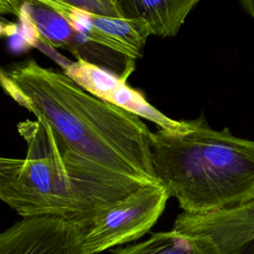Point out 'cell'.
I'll use <instances>...</instances> for the list:
<instances>
[{
  "label": "cell",
  "mask_w": 254,
  "mask_h": 254,
  "mask_svg": "<svg viewBox=\"0 0 254 254\" xmlns=\"http://www.w3.org/2000/svg\"><path fill=\"white\" fill-rule=\"evenodd\" d=\"M169 197L165 187L151 184L111 203L84 229L85 254H97L143 236L157 222Z\"/></svg>",
  "instance_id": "4"
},
{
  "label": "cell",
  "mask_w": 254,
  "mask_h": 254,
  "mask_svg": "<svg viewBox=\"0 0 254 254\" xmlns=\"http://www.w3.org/2000/svg\"><path fill=\"white\" fill-rule=\"evenodd\" d=\"M83 234L60 217H23L0 232V254H85Z\"/></svg>",
  "instance_id": "5"
},
{
  "label": "cell",
  "mask_w": 254,
  "mask_h": 254,
  "mask_svg": "<svg viewBox=\"0 0 254 254\" xmlns=\"http://www.w3.org/2000/svg\"><path fill=\"white\" fill-rule=\"evenodd\" d=\"M11 23L8 22V21H2L0 20V35L2 34H5V29L8 25H10Z\"/></svg>",
  "instance_id": "17"
},
{
  "label": "cell",
  "mask_w": 254,
  "mask_h": 254,
  "mask_svg": "<svg viewBox=\"0 0 254 254\" xmlns=\"http://www.w3.org/2000/svg\"><path fill=\"white\" fill-rule=\"evenodd\" d=\"M24 1L18 0H0V20L6 21L1 18V15L13 14L17 17L21 16V9Z\"/></svg>",
  "instance_id": "14"
},
{
  "label": "cell",
  "mask_w": 254,
  "mask_h": 254,
  "mask_svg": "<svg viewBox=\"0 0 254 254\" xmlns=\"http://www.w3.org/2000/svg\"><path fill=\"white\" fill-rule=\"evenodd\" d=\"M18 131L27 153L22 159L0 156V200L22 217L55 216L85 229L145 185L82 158L41 118L20 122Z\"/></svg>",
  "instance_id": "2"
},
{
  "label": "cell",
  "mask_w": 254,
  "mask_h": 254,
  "mask_svg": "<svg viewBox=\"0 0 254 254\" xmlns=\"http://www.w3.org/2000/svg\"><path fill=\"white\" fill-rule=\"evenodd\" d=\"M7 76L20 90L22 105L73 152L142 184H160L152 163V132L140 117L92 96L65 73L34 60L14 66Z\"/></svg>",
  "instance_id": "1"
},
{
  "label": "cell",
  "mask_w": 254,
  "mask_h": 254,
  "mask_svg": "<svg viewBox=\"0 0 254 254\" xmlns=\"http://www.w3.org/2000/svg\"><path fill=\"white\" fill-rule=\"evenodd\" d=\"M239 3L243 10L254 19V0H241Z\"/></svg>",
  "instance_id": "16"
},
{
  "label": "cell",
  "mask_w": 254,
  "mask_h": 254,
  "mask_svg": "<svg viewBox=\"0 0 254 254\" xmlns=\"http://www.w3.org/2000/svg\"><path fill=\"white\" fill-rule=\"evenodd\" d=\"M223 254H254V239Z\"/></svg>",
  "instance_id": "15"
},
{
  "label": "cell",
  "mask_w": 254,
  "mask_h": 254,
  "mask_svg": "<svg viewBox=\"0 0 254 254\" xmlns=\"http://www.w3.org/2000/svg\"><path fill=\"white\" fill-rule=\"evenodd\" d=\"M68 7L103 18H124L119 0H63Z\"/></svg>",
  "instance_id": "13"
},
{
  "label": "cell",
  "mask_w": 254,
  "mask_h": 254,
  "mask_svg": "<svg viewBox=\"0 0 254 254\" xmlns=\"http://www.w3.org/2000/svg\"><path fill=\"white\" fill-rule=\"evenodd\" d=\"M173 230L192 236L206 237L226 253L254 239V199L242 205L207 214L182 212Z\"/></svg>",
  "instance_id": "8"
},
{
  "label": "cell",
  "mask_w": 254,
  "mask_h": 254,
  "mask_svg": "<svg viewBox=\"0 0 254 254\" xmlns=\"http://www.w3.org/2000/svg\"><path fill=\"white\" fill-rule=\"evenodd\" d=\"M65 50L73 55L76 61L95 65L125 82L135 69V59L93 42L75 30Z\"/></svg>",
  "instance_id": "11"
},
{
  "label": "cell",
  "mask_w": 254,
  "mask_h": 254,
  "mask_svg": "<svg viewBox=\"0 0 254 254\" xmlns=\"http://www.w3.org/2000/svg\"><path fill=\"white\" fill-rule=\"evenodd\" d=\"M112 254H220L206 237L179 233L175 230L154 233L147 240L116 249Z\"/></svg>",
  "instance_id": "10"
},
{
  "label": "cell",
  "mask_w": 254,
  "mask_h": 254,
  "mask_svg": "<svg viewBox=\"0 0 254 254\" xmlns=\"http://www.w3.org/2000/svg\"><path fill=\"white\" fill-rule=\"evenodd\" d=\"M125 19L143 20L151 35L176 36L198 0H119Z\"/></svg>",
  "instance_id": "9"
},
{
  "label": "cell",
  "mask_w": 254,
  "mask_h": 254,
  "mask_svg": "<svg viewBox=\"0 0 254 254\" xmlns=\"http://www.w3.org/2000/svg\"><path fill=\"white\" fill-rule=\"evenodd\" d=\"M21 13L34 25L40 38L52 48L66 49L74 29L62 14L41 0L24 1Z\"/></svg>",
  "instance_id": "12"
},
{
  "label": "cell",
  "mask_w": 254,
  "mask_h": 254,
  "mask_svg": "<svg viewBox=\"0 0 254 254\" xmlns=\"http://www.w3.org/2000/svg\"><path fill=\"white\" fill-rule=\"evenodd\" d=\"M155 174L183 212L207 214L254 199V141L190 120L186 131L151 133Z\"/></svg>",
  "instance_id": "3"
},
{
  "label": "cell",
  "mask_w": 254,
  "mask_h": 254,
  "mask_svg": "<svg viewBox=\"0 0 254 254\" xmlns=\"http://www.w3.org/2000/svg\"><path fill=\"white\" fill-rule=\"evenodd\" d=\"M63 66L64 73L92 96L140 118L150 120L160 129L178 132L186 131L190 127L189 121H178L166 116L149 103L140 91L130 87L125 81L106 70L79 61L65 64Z\"/></svg>",
  "instance_id": "6"
},
{
  "label": "cell",
  "mask_w": 254,
  "mask_h": 254,
  "mask_svg": "<svg viewBox=\"0 0 254 254\" xmlns=\"http://www.w3.org/2000/svg\"><path fill=\"white\" fill-rule=\"evenodd\" d=\"M43 3L62 14L72 28L89 40L138 59L151 31L140 19L103 18L85 14L65 5L63 0H43Z\"/></svg>",
  "instance_id": "7"
}]
</instances>
